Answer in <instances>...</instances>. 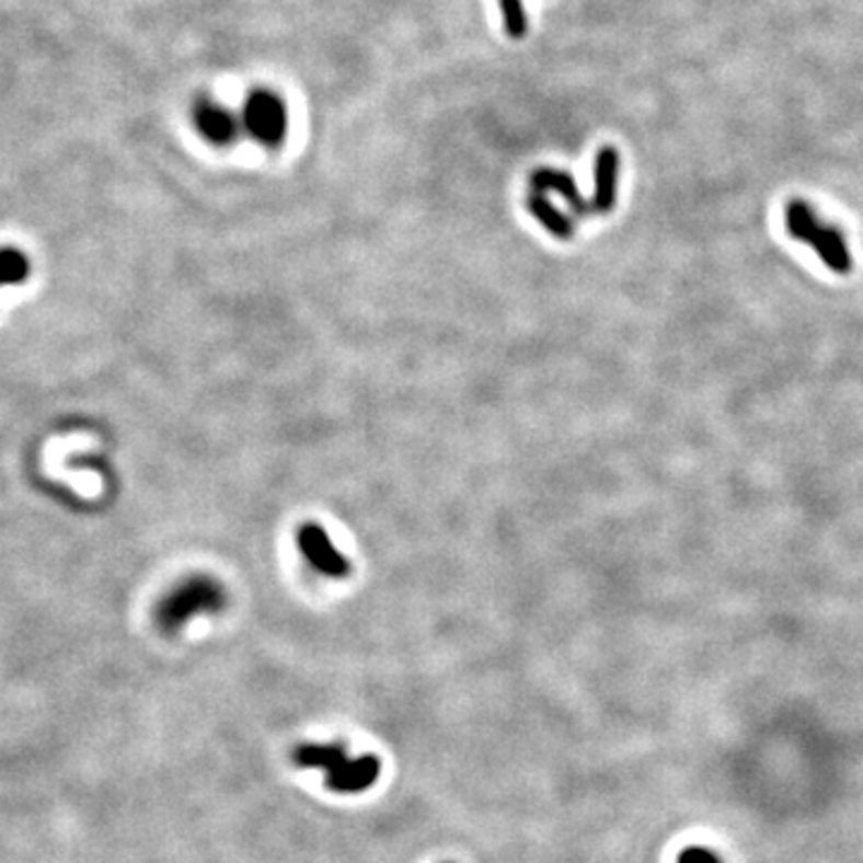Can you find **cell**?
Masks as SVG:
<instances>
[{
  "label": "cell",
  "instance_id": "cell-2",
  "mask_svg": "<svg viewBox=\"0 0 863 863\" xmlns=\"http://www.w3.org/2000/svg\"><path fill=\"white\" fill-rule=\"evenodd\" d=\"M784 223L792 238L808 243L816 250V255L825 262L830 272L847 276L854 269L852 250L840 228L832 223H822L814 207L806 205L802 199H794L784 209Z\"/></svg>",
  "mask_w": 863,
  "mask_h": 863
},
{
  "label": "cell",
  "instance_id": "cell-4",
  "mask_svg": "<svg viewBox=\"0 0 863 863\" xmlns=\"http://www.w3.org/2000/svg\"><path fill=\"white\" fill-rule=\"evenodd\" d=\"M243 125L252 139L266 149H276L284 145L288 135V111L281 96L266 89H257L245 101Z\"/></svg>",
  "mask_w": 863,
  "mask_h": 863
},
{
  "label": "cell",
  "instance_id": "cell-8",
  "mask_svg": "<svg viewBox=\"0 0 863 863\" xmlns=\"http://www.w3.org/2000/svg\"><path fill=\"white\" fill-rule=\"evenodd\" d=\"M530 187H532V193H542V195L544 193H554V195L564 197L568 202L571 211H574L576 216L592 214L588 202L583 199L576 181L566 171H556V169H538V171H532Z\"/></svg>",
  "mask_w": 863,
  "mask_h": 863
},
{
  "label": "cell",
  "instance_id": "cell-1",
  "mask_svg": "<svg viewBox=\"0 0 863 863\" xmlns=\"http://www.w3.org/2000/svg\"><path fill=\"white\" fill-rule=\"evenodd\" d=\"M294 760L302 768H322L326 772V786L341 794H358L372 786L379 778V760L365 756L350 760L338 744H302L296 748Z\"/></svg>",
  "mask_w": 863,
  "mask_h": 863
},
{
  "label": "cell",
  "instance_id": "cell-3",
  "mask_svg": "<svg viewBox=\"0 0 863 863\" xmlns=\"http://www.w3.org/2000/svg\"><path fill=\"white\" fill-rule=\"evenodd\" d=\"M226 602V590L219 580L205 574L189 576L159 602L157 624L161 631L175 633L199 614H219Z\"/></svg>",
  "mask_w": 863,
  "mask_h": 863
},
{
  "label": "cell",
  "instance_id": "cell-9",
  "mask_svg": "<svg viewBox=\"0 0 863 863\" xmlns=\"http://www.w3.org/2000/svg\"><path fill=\"white\" fill-rule=\"evenodd\" d=\"M528 209H530V214L536 216V219L544 226V231L552 233L554 238H560V240H571V238H574V233H576L574 223H571L568 216H566L564 211L556 209V207L552 205V202H550L548 197H544L542 193H530V197H528Z\"/></svg>",
  "mask_w": 863,
  "mask_h": 863
},
{
  "label": "cell",
  "instance_id": "cell-11",
  "mask_svg": "<svg viewBox=\"0 0 863 863\" xmlns=\"http://www.w3.org/2000/svg\"><path fill=\"white\" fill-rule=\"evenodd\" d=\"M499 5H502V12H504L506 32H509L514 39H520V36H523L526 30H528L523 0H499Z\"/></svg>",
  "mask_w": 863,
  "mask_h": 863
},
{
  "label": "cell",
  "instance_id": "cell-5",
  "mask_svg": "<svg viewBox=\"0 0 863 863\" xmlns=\"http://www.w3.org/2000/svg\"><path fill=\"white\" fill-rule=\"evenodd\" d=\"M298 550L310 562L314 571H320L326 578H348L350 562L346 554H341L336 544L329 538V532L320 523H304L298 528Z\"/></svg>",
  "mask_w": 863,
  "mask_h": 863
},
{
  "label": "cell",
  "instance_id": "cell-7",
  "mask_svg": "<svg viewBox=\"0 0 863 863\" xmlns=\"http://www.w3.org/2000/svg\"><path fill=\"white\" fill-rule=\"evenodd\" d=\"M619 151L614 147H602L595 159V193L590 209L592 214H609L617 207L619 197Z\"/></svg>",
  "mask_w": 863,
  "mask_h": 863
},
{
  "label": "cell",
  "instance_id": "cell-12",
  "mask_svg": "<svg viewBox=\"0 0 863 863\" xmlns=\"http://www.w3.org/2000/svg\"><path fill=\"white\" fill-rule=\"evenodd\" d=\"M679 863H722V861L715 852H710V849L691 847V849H683V852L679 854Z\"/></svg>",
  "mask_w": 863,
  "mask_h": 863
},
{
  "label": "cell",
  "instance_id": "cell-6",
  "mask_svg": "<svg viewBox=\"0 0 863 863\" xmlns=\"http://www.w3.org/2000/svg\"><path fill=\"white\" fill-rule=\"evenodd\" d=\"M195 125L207 142L216 147L233 145L240 133V123L231 111L216 104V101L202 99L195 106Z\"/></svg>",
  "mask_w": 863,
  "mask_h": 863
},
{
  "label": "cell",
  "instance_id": "cell-10",
  "mask_svg": "<svg viewBox=\"0 0 863 863\" xmlns=\"http://www.w3.org/2000/svg\"><path fill=\"white\" fill-rule=\"evenodd\" d=\"M30 276V260L18 248H0V290L24 284Z\"/></svg>",
  "mask_w": 863,
  "mask_h": 863
}]
</instances>
